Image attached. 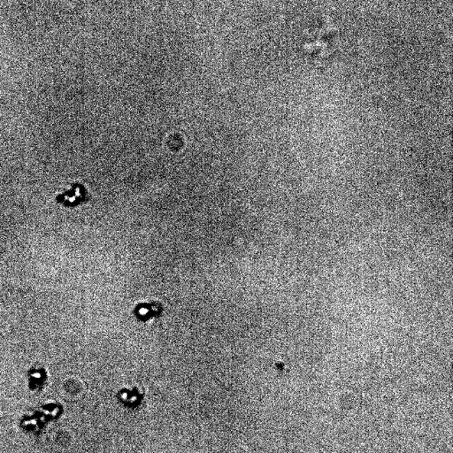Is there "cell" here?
Masks as SVG:
<instances>
[{
    "mask_svg": "<svg viewBox=\"0 0 453 453\" xmlns=\"http://www.w3.org/2000/svg\"><path fill=\"white\" fill-rule=\"evenodd\" d=\"M163 306L157 302L142 303L136 306L134 315L138 320L146 321L161 315Z\"/></svg>",
    "mask_w": 453,
    "mask_h": 453,
    "instance_id": "obj_2",
    "label": "cell"
},
{
    "mask_svg": "<svg viewBox=\"0 0 453 453\" xmlns=\"http://www.w3.org/2000/svg\"><path fill=\"white\" fill-rule=\"evenodd\" d=\"M117 397L123 405L130 407V408H135L141 404L143 395L138 390V388H133L132 390L123 389L119 391Z\"/></svg>",
    "mask_w": 453,
    "mask_h": 453,
    "instance_id": "obj_3",
    "label": "cell"
},
{
    "mask_svg": "<svg viewBox=\"0 0 453 453\" xmlns=\"http://www.w3.org/2000/svg\"><path fill=\"white\" fill-rule=\"evenodd\" d=\"M43 373L44 372H34L33 374H32V380H33V382L31 383V386H33L34 384L33 389H38V388L42 387V384H43L44 382V378L42 376Z\"/></svg>",
    "mask_w": 453,
    "mask_h": 453,
    "instance_id": "obj_4",
    "label": "cell"
},
{
    "mask_svg": "<svg viewBox=\"0 0 453 453\" xmlns=\"http://www.w3.org/2000/svg\"><path fill=\"white\" fill-rule=\"evenodd\" d=\"M86 188L80 184H72L70 190L57 195V204L65 207H76L90 200Z\"/></svg>",
    "mask_w": 453,
    "mask_h": 453,
    "instance_id": "obj_1",
    "label": "cell"
}]
</instances>
